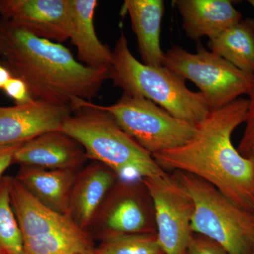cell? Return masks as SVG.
Segmentation results:
<instances>
[{"label":"cell","mask_w":254,"mask_h":254,"mask_svg":"<svg viewBox=\"0 0 254 254\" xmlns=\"http://www.w3.org/2000/svg\"><path fill=\"white\" fill-rule=\"evenodd\" d=\"M109 79L124 94L143 97L184 121L201 123L211 112L204 96L190 91L185 78L164 66H148L136 60L125 34L113 50Z\"/></svg>","instance_id":"cell-4"},{"label":"cell","mask_w":254,"mask_h":254,"mask_svg":"<svg viewBox=\"0 0 254 254\" xmlns=\"http://www.w3.org/2000/svg\"><path fill=\"white\" fill-rule=\"evenodd\" d=\"M72 113L69 105L50 104L38 100L0 107V145L23 143L46 132L62 130Z\"/></svg>","instance_id":"cell-12"},{"label":"cell","mask_w":254,"mask_h":254,"mask_svg":"<svg viewBox=\"0 0 254 254\" xmlns=\"http://www.w3.org/2000/svg\"><path fill=\"white\" fill-rule=\"evenodd\" d=\"M97 105L111 115L120 128L152 155L185 145L196 131L197 124L175 118L138 95L123 93L115 104Z\"/></svg>","instance_id":"cell-8"},{"label":"cell","mask_w":254,"mask_h":254,"mask_svg":"<svg viewBox=\"0 0 254 254\" xmlns=\"http://www.w3.org/2000/svg\"><path fill=\"white\" fill-rule=\"evenodd\" d=\"M210 51L254 76V19L245 18L210 40Z\"/></svg>","instance_id":"cell-19"},{"label":"cell","mask_w":254,"mask_h":254,"mask_svg":"<svg viewBox=\"0 0 254 254\" xmlns=\"http://www.w3.org/2000/svg\"><path fill=\"white\" fill-rule=\"evenodd\" d=\"M97 5V0H70L72 21L70 40L83 65L93 68H110L113 51L98 39L93 23Z\"/></svg>","instance_id":"cell-17"},{"label":"cell","mask_w":254,"mask_h":254,"mask_svg":"<svg viewBox=\"0 0 254 254\" xmlns=\"http://www.w3.org/2000/svg\"><path fill=\"white\" fill-rule=\"evenodd\" d=\"M87 160L80 143L58 130L24 142L15 153L13 163L48 170H80Z\"/></svg>","instance_id":"cell-13"},{"label":"cell","mask_w":254,"mask_h":254,"mask_svg":"<svg viewBox=\"0 0 254 254\" xmlns=\"http://www.w3.org/2000/svg\"><path fill=\"white\" fill-rule=\"evenodd\" d=\"M24 143V142H23ZM23 143L0 145V181L2 179L4 172L13 164L14 156L16 150Z\"/></svg>","instance_id":"cell-25"},{"label":"cell","mask_w":254,"mask_h":254,"mask_svg":"<svg viewBox=\"0 0 254 254\" xmlns=\"http://www.w3.org/2000/svg\"><path fill=\"white\" fill-rule=\"evenodd\" d=\"M98 254H164L156 234H127L100 242Z\"/></svg>","instance_id":"cell-21"},{"label":"cell","mask_w":254,"mask_h":254,"mask_svg":"<svg viewBox=\"0 0 254 254\" xmlns=\"http://www.w3.org/2000/svg\"><path fill=\"white\" fill-rule=\"evenodd\" d=\"M5 94L14 100L15 105H23L33 100L26 83L21 78L12 76L2 90Z\"/></svg>","instance_id":"cell-23"},{"label":"cell","mask_w":254,"mask_h":254,"mask_svg":"<svg viewBox=\"0 0 254 254\" xmlns=\"http://www.w3.org/2000/svg\"><path fill=\"white\" fill-rule=\"evenodd\" d=\"M173 175L193 200V234L215 241L229 254H252L254 213L235 204L202 179L180 171Z\"/></svg>","instance_id":"cell-5"},{"label":"cell","mask_w":254,"mask_h":254,"mask_svg":"<svg viewBox=\"0 0 254 254\" xmlns=\"http://www.w3.org/2000/svg\"><path fill=\"white\" fill-rule=\"evenodd\" d=\"M118 178L113 170L98 162L81 169L71 190L68 218L79 228L88 232Z\"/></svg>","instance_id":"cell-14"},{"label":"cell","mask_w":254,"mask_h":254,"mask_svg":"<svg viewBox=\"0 0 254 254\" xmlns=\"http://www.w3.org/2000/svg\"><path fill=\"white\" fill-rule=\"evenodd\" d=\"M252 254H254V246L253 252H252Z\"/></svg>","instance_id":"cell-29"},{"label":"cell","mask_w":254,"mask_h":254,"mask_svg":"<svg viewBox=\"0 0 254 254\" xmlns=\"http://www.w3.org/2000/svg\"><path fill=\"white\" fill-rule=\"evenodd\" d=\"M11 204L17 219L23 254H78L95 250L89 232L68 218L47 208L11 177Z\"/></svg>","instance_id":"cell-6"},{"label":"cell","mask_w":254,"mask_h":254,"mask_svg":"<svg viewBox=\"0 0 254 254\" xmlns=\"http://www.w3.org/2000/svg\"><path fill=\"white\" fill-rule=\"evenodd\" d=\"M78 171L21 166L15 178L41 204L67 215L70 196Z\"/></svg>","instance_id":"cell-16"},{"label":"cell","mask_w":254,"mask_h":254,"mask_svg":"<svg viewBox=\"0 0 254 254\" xmlns=\"http://www.w3.org/2000/svg\"><path fill=\"white\" fill-rule=\"evenodd\" d=\"M71 108L73 113L62 131L80 143L88 160L106 165L120 178H153L167 173L98 105L76 100Z\"/></svg>","instance_id":"cell-3"},{"label":"cell","mask_w":254,"mask_h":254,"mask_svg":"<svg viewBox=\"0 0 254 254\" xmlns=\"http://www.w3.org/2000/svg\"><path fill=\"white\" fill-rule=\"evenodd\" d=\"M88 232L100 242L127 234H156L154 206L141 179L119 177Z\"/></svg>","instance_id":"cell-9"},{"label":"cell","mask_w":254,"mask_h":254,"mask_svg":"<svg viewBox=\"0 0 254 254\" xmlns=\"http://www.w3.org/2000/svg\"><path fill=\"white\" fill-rule=\"evenodd\" d=\"M248 96L245 129L237 150L241 155L250 160L254 167V83Z\"/></svg>","instance_id":"cell-22"},{"label":"cell","mask_w":254,"mask_h":254,"mask_svg":"<svg viewBox=\"0 0 254 254\" xmlns=\"http://www.w3.org/2000/svg\"><path fill=\"white\" fill-rule=\"evenodd\" d=\"M182 17V27L193 40L216 38L240 22L242 14L229 0H176L174 1Z\"/></svg>","instance_id":"cell-15"},{"label":"cell","mask_w":254,"mask_h":254,"mask_svg":"<svg viewBox=\"0 0 254 254\" xmlns=\"http://www.w3.org/2000/svg\"><path fill=\"white\" fill-rule=\"evenodd\" d=\"M187 254H229L226 250L215 241L202 235L192 237Z\"/></svg>","instance_id":"cell-24"},{"label":"cell","mask_w":254,"mask_h":254,"mask_svg":"<svg viewBox=\"0 0 254 254\" xmlns=\"http://www.w3.org/2000/svg\"><path fill=\"white\" fill-rule=\"evenodd\" d=\"M0 61L26 83L33 100L50 104L92 102L109 79L110 68L88 67L61 43L38 38L2 18Z\"/></svg>","instance_id":"cell-2"},{"label":"cell","mask_w":254,"mask_h":254,"mask_svg":"<svg viewBox=\"0 0 254 254\" xmlns=\"http://www.w3.org/2000/svg\"><path fill=\"white\" fill-rule=\"evenodd\" d=\"M154 206L156 235L164 254H187L194 234L193 203L173 174L141 179Z\"/></svg>","instance_id":"cell-10"},{"label":"cell","mask_w":254,"mask_h":254,"mask_svg":"<svg viewBox=\"0 0 254 254\" xmlns=\"http://www.w3.org/2000/svg\"><path fill=\"white\" fill-rule=\"evenodd\" d=\"M13 74L9 68L0 61V90H3L5 85L12 77Z\"/></svg>","instance_id":"cell-26"},{"label":"cell","mask_w":254,"mask_h":254,"mask_svg":"<svg viewBox=\"0 0 254 254\" xmlns=\"http://www.w3.org/2000/svg\"><path fill=\"white\" fill-rule=\"evenodd\" d=\"M11 177L0 181V254H23V241L11 204Z\"/></svg>","instance_id":"cell-20"},{"label":"cell","mask_w":254,"mask_h":254,"mask_svg":"<svg viewBox=\"0 0 254 254\" xmlns=\"http://www.w3.org/2000/svg\"><path fill=\"white\" fill-rule=\"evenodd\" d=\"M198 48L196 53H190L180 47H172L165 53L163 66L195 83L211 111L248 95L254 76L240 71L204 47Z\"/></svg>","instance_id":"cell-7"},{"label":"cell","mask_w":254,"mask_h":254,"mask_svg":"<svg viewBox=\"0 0 254 254\" xmlns=\"http://www.w3.org/2000/svg\"><path fill=\"white\" fill-rule=\"evenodd\" d=\"M0 20H1V19H0Z\"/></svg>","instance_id":"cell-30"},{"label":"cell","mask_w":254,"mask_h":254,"mask_svg":"<svg viewBox=\"0 0 254 254\" xmlns=\"http://www.w3.org/2000/svg\"><path fill=\"white\" fill-rule=\"evenodd\" d=\"M138 41V50L145 65L163 66L165 53L160 47V31L164 2L162 0H125Z\"/></svg>","instance_id":"cell-18"},{"label":"cell","mask_w":254,"mask_h":254,"mask_svg":"<svg viewBox=\"0 0 254 254\" xmlns=\"http://www.w3.org/2000/svg\"><path fill=\"white\" fill-rule=\"evenodd\" d=\"M249 3H250V4L252 5V6H253L254 9V0H250V1H249Z\"/></svg>","instance_id":"cell-28"},{"label":"cell","mask_w":254,"mask_h":254,"mask_svg":"<svg viewBox=\"0 0 254 254\" xmlns=\"http://www.w3.org/2000/svg\"><path fill=\"white\" fill-rule=\"evenodd\" d=\"M0 16L38 38L61 43L70 39V0H0Z\"/></svg>","instance_id":"cell-11"},{"label":"cell","mask_w":254,"mask_h":254,"mask_svg":"<svg viewBox=\"0 0 254 254\" xmlns=\"http://www.w3.org/2000/svg\"><path fill=\"white\" fill-rule=\"evenodd\" d=\"M249 102L238 98L210 112L193 136L178 148L153 155L164 171L190 174L208 182L240 208L254 213V167L234 146L232 135L245 123Z\"/></svg>","instance_id":"cell-1"},{"label":"cell","mask_w":254,"mask_h":254,"mask_svg":"<svg viewBox=\"0 0 254 254\" xmlns=\"http://www.w3.org/2000/svg\"><path fill=\"white\" fill-rule=\"evenodd\" d=\"M78 254H98V253H97L96 251H95V250L93 251H89V252H83V253Z\"/></svg>","instance_id":"cell-27"}]
</instances>
